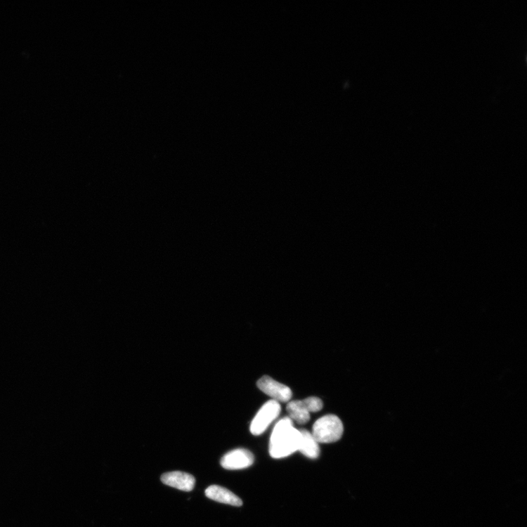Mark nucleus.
<instances>
[{"label":"nucleus","mask_w":527,"mask_h":527,"mask_svg":"<svg viewBox=\"0 0 527 527\" xmlns=\"http://www.w3.org/2000/svg\"><path fill=\"white\" fill-rule=\"evenodd\" d=\"M300 431L294 427L289 417L280 419L275 426L270 441V454L273 459L285 458L298 451Z\"/></svg>","instance_id":"1"},{"label":"nucleus","mask_w":527,"mask_h":527,"mask_svg":"<svg viewBox=\"0 0 527 527\" xmlns=\"http://www.w3.org/2000/svg\"><path fill=\"white\" fill-rule=\"evenodd\" d=\"M281 411L280 403L271 400L264 404L253 419L250 431L253 435L259 436L265 432Z\"/></svg>","instance_id":"3"},{"label":"nucleus","mask_w":527,"mask_h":527,"mask_svg":"<svg viewBox=\"0 0 527 527\" xmlns=\"http://www.w3.org/2000/svg\"><path fill=\"white\" fill-rule=\"evenodd\" d=\"M254 462V456L246 449H236L227 453L221 460L223 468L228 470L242 469L251 467Z\"/></svg>","instance_id":"5"},{"label":"nucleus","mask_w":527,"mask_h":527,"mask_svg":"<svg viewBox=\"0 0 527 527\" xmlns=\"http://www.w3.org/2000/svg\"><path fill=\"white\" fill-rule=\"evenodd\" d=\"M206 496L212 500L235 507L242 505V501L232 491L219 486H210L205 490Z\"/></svg>","instance_id":"7"},{"label":"nucleus","mask_w":527,"mask_h":527,"mask_svg":"<svg viewBox=\"0 0 527 527\" xmlns=\"http://www.w3.org/2000/svg\"><path fill=\"white\" fill-rule=\"evenodd\" d=\"M303 401L310 413L320 412L323 408V402L320 398L308 397Z\"/></svg>","instance_id":"10"},{"label":"nucleus","mask_w":527,"mask_h":527,"mask_svg":"<svg viewBox=\"0 0 527 527\" xmlns=\"http://www.w3.org/2000/svg\"><path fill=\"white\" fill-rule=\"evenodd\" d=\"M165 485L183 491H190L195 488L196 480L191 474L183 471H171L163 474L161 478Z\"/></svg>","instance_id":"6"},{"label":"nucleus","mask_w":527,"mask_h":527,"mask_svg":"<svg viewBox=\"0 0 527 527\" xmlns=\"http://www.w3.org/2000/svg\"><path fill=\"white\" fill-rule=\"evenodd\" d=\"M289 417L300 425L308 423L311 418V413L307 410L304 401H289L287 406Z\"/></svg>","instance_id":"9"},{"label":"nucleus","mask_w":527,"mask_h":527,"mask_svg":"<svg viewBox=\"0 0 527 527\" xmlns=\"http://www.w3.org/2000/svg\"><path fill=\"white\" fill-rule=\"evenodd\" d=\"M299 431H300V442H299L298 451L309 459H318L320 454V443L315 441L312 433L305 429Z\"/></svg>","instance_id":"8"},{"label":"nucleus","mask_w":527,"mask_h":527,"mask_svg":"<svg viewBox=\"0 0 527 527\" xmlns=\"http://www.w3.org/2000/svg\"><path fill=\"white\" fill-rule=\"evenodd\" d=\"M344 433L341 420L337 415H327L315 422L312 434L319 443H333L340 441Z\"/></svg>","instance_id":"2"},{"label":"nucleus","mask_w":527,"mask_h":527,"mask_svg":"<svg viewBox=\"0 0 527 527\" xmlns=\"http://www.w3.org/2000/svg\"><path fill=\"white\" fill-rule=\"evenodd\" d=\"M260 391L278 403L289 402L292 392L288 386L281 384L268 376H264L257 382Z\"/></svg>","instance_id":"4"}]
</instances>
